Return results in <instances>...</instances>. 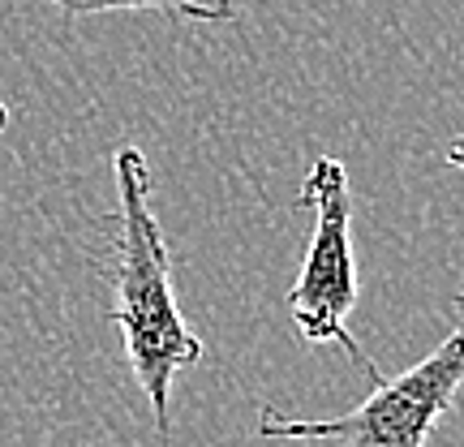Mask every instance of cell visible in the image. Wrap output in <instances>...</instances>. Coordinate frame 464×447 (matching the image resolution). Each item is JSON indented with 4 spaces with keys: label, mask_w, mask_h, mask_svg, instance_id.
<instances>
[{
    "label": "cell",
    "mask_w": 464,
    "mask_h": 447,
    "mask_svg": "<svg viewBox=\"0 0 464 447\" xmlns=\"http://www.w3.org/2000/svg\"><path fill=\"white\" fill-rule=\"evenodd\" d=\"M116 297L108 318L125 340V362L147 396L155 431H172V383L202 362V335L189 332L172 293V246L150 207V168L138 147L116 151Z\"/></svg>",
    "instance_id": "1"
},
{
    "label": "cell",
    "mask_w": 464,
    "mask_h": 447,
    "mask_svg": "<svg viewBox=\"0 0 464 447\" xmlns=\"http://www.w3.org/2000/svg\"><path fill=\"white\" fill-rule=\"evenodd\" d=\"M456 327L443 345L400 374H374L370 396L340 417H284L280 409H258V439L332 447H430V434L456 409L464 387V293L451 297Z\"/></svg>",
    "instance_id": "2"
},
{
    "label": "cell",
    "mask_w": 464,
    "mask_h": 447,
    "mask_svg": "<svg viewBox=\"0 0 464 447\" xmlns=\"http://www.w3.org/2000/svg\"><path fill=\"white\" fill-rule=\"evenodd\" d=\"M297 211L314 216V232L301 258L297 284L288 288L284 310L293 315L305 345H340L344 357L365 379L379 374L370 353L348 332V315L357 306V254H353V202H348V172L340 160L318 155L297 194Z\"/></svg>",
    "instance_id": "3"
},
{
    "label": "cell",
    "mask_w": 464,
    "mask_h": 447,
    "mask_svg": "<svg viewBox=\"0 0 464 447\" xmlns=\"http://www.w3.org/2000/svg\"><path fill=\"white\" fill-rule=\"evenodd\" d=\"M48 5L69 17L121 14V9H160V14L189 17V22H237V5L232 0H48Z\"/></svg>",
    "instance_id": "4"
},
{
    "label": "cell",
    "mask_w": 464,
    "mask_h": 447,
    "mask_svg": "<svg viewBox=\"0 0 464 447\" xmlns=\"http://www.w3.org/2000/svg\"><path fill=\"white\" fill-rule=\"evenodd\" d=\"M443 160H448L456 172H464V133H460V138H451V147L443 151Z\"/></svg>",
    "instance_id": "5"
},
{
    "label": "cell",
    "mask_w": 464,
    "mask_h": 447,
    "mask_svg": "<svg viewBox=\"0 0 464 447\" xmlns=\"http://www.w3.org/2000/svg\"><path fill=\"white\" fill-rule=\"evenodd\" d=\"M5 125H9V108L0 103V133H5Z\"/></svg>",
    "instance_id": "6"
}]
</instances>
